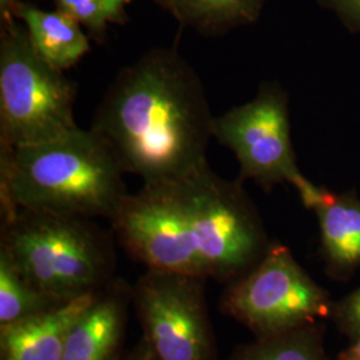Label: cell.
Returning <instances> with one entry per match:
<instances>
[{"label": "cell", "instance_id": "6da1fadb", "mask_svg": "<svg viewBox=\"0 0 360 360\" xmlns=\"http://www.w3.org/2000/svg\"><path fill=\"white\" fill-rule=\"evenodd\" d=\"M110 221L146 269L226 284L252 270L271 245L242 181L220 178L208 163L181 178L143 183Z\"/></svg>", "mask_w": 360, "mask_h": 360}, {"label": "cell", "instance_id": "44dd1931", "mask_svg": "<svg viewBox=\"0 0 360 360\" xmlns=\"http://www.w3.org/2000/svg\"><path fill=\"white\" fill-rule=\"evenodd\" d=\"M19 1H27V0H0V13H7L13 4Z\"/></svg>", "mask_w": 360, "mask_h": 360}, {"label": "cell", "instance_id": "5bb4252c", "mask_svg": "<svg viewBox=\"0 0 360 360\" xmlns=\"http://www.w3.org/2000/svg\"><path fill=\"white\" fill-rule=\"evenodd\" d=\"M324 334L326 324L318 322L283 334L255 338L235 348L227 360H330Z\"/></svg>", "mask_w": 360, "mask_h": 360}, {"label": "cell", "instance_id": "9a60e30c", "mask_svg": "<svg viewBox=\"0 0 360 360\" xmlns=\"http://www.w3.org/2000/svg\"><path fill=\"white\" fill-rule=\"evenodd\" d=\"M55 307L58 304L28 283L10 257L0 251V327L23 322Z\"/></svg>", "mask_w": 360, "mask_h": 360}, {"label": "cell", "instance_id": "8992f818", "mask_svg": "<svg viewBox=\"0 0 360 360\" xmlns=\"http://www.w3.org/2000/svg\"><path fill=\"white\" fill-rule=\"evenodd\" d=\"M334 304L330 292L281 243H271L257 266L227 283L219 299L220 311L255 338L331 319Z\"/></svg>", "mask_w": 360, "mask_h": 360}, {"label": "cell", "instance_id": "7402d4cb", "mask_svg": "<svg viewBox=\"0 0 360 360\" xmlns=\"http://www.w3.org/2000/svg\"><path fill=\"white\" fill-rule=\"evenodd\" d=\"M154 1L158 6H160L162 8H165L168 13H172V8H174L172 0H154Z\"/></svg>", "mask_w": 360, "mask_h": 360}, {"label": "cell", "instance_id": "4fadbf2b", "mask_svg": "<svg viewBox=\"0 0 360 360\" xmlns=\"http://www.w3.org/2000/svg\"><path fill=\"white\" fill-rule=\"evenodd\" d=\"M269 0H172V16L181 26L219 37L260 19Z\"/></svg>", "mask_w": 360, "mask_h": 360}, {"label": "cell", "instance_id": "2e32d148", "mask_svg": "<svg viewBox=\"0 0 360 360\" xmlns=\"http://www.w3.org/2000/svg\"><path fill=\"white\" fill-rule=\"evenodd\" d=\"M55 8L86 27L92 37L103 38L111 25H123L127 20L131 0H53Z\"/></svg>", "mask_w": 360, "mask_h": 360}, {"label": "cell", "instance_id": "9c48e42d", "mask_svg": "<svg viewBox=\"0 0 360 360\" xmlns=\"http://www.w3.org/2000/svg\"><path fill=\"white\" fill-rule=\"evenodd\" d=\"M131 304L132 285L112 279L72 327L62 360H120Z\"/></svg>", "mask_w": 360, "mask_h": 360}, {"label": "cell", "instance_id": "3957f363", "mask_svg": "<svg viewBox=\"0 0 360 360\" xmlns=\"http://www.w3.org/2000/svg\"><path fill=\"white\" fill-rule=\"evenodd\" d=\"M0 148L1 214L30 210L110 220L129 195L126 172L91 129Z\"/></svg>", "mask_w": 360, "mask_h": 360}, {"label": "cell", "instance_id": "ffe728a7", "mask_svg": "<svg viewBox=\"0 0 360 360\" xmlns=\"http://www.w3.org/2000/svg\"><path fill=\"white\" fill-rule=\"evenodd\" d=\"M338 360H360V336L352 340L349 347L340 352Z\"/></svg>", "mask_w": 360, "mask_h": 360}, {"label": "cell", "instance_id": "8fae6325", "mask_svg": "<svg viewBox=\"0 0 360 360\" xmlns=\"http://www.w3.org/2000/svg\"><path fill=\"white\" fill-rule=\"evenodd\" d=\"M312 211L319 221L326 274L334 281H348L360 269L359 196L326 190Z\"/></svg>", "mask_w": 360, "mask_h": 360}, {"label": "cell", "instance_id": "e0dca14e", "mask_svg": "<svg viewBox=\"0 0 360 360\" xmlns=\"http://www.w3.org/2000/svg\"><path fill=\"white\" fill-rule=\"evenodd\" d=\"M331 319L339 333L355 340L360 336V285L340 300L335 302Z\"/></svg>", "mask_w": 360, "mask_h": 360}, {"label": "cell", "instance_id": "5b68a950", "mask_svg": "<svg viewBox=\"0 0 360 360\" xmlns=\"http://www.w3.org/2000/svg\"><path fill=\"white\" fill-rule=\"evenodd\" d=\"M0 20V147L38 144L77 127L75 84L35 51L13 13Z\"/></svg>", "mask_w": 360, "mask_h": 360}, {"label": "cell", "instance_id": "7c38bea8", "mask_svg": "<svg viewBox=\"0 0 360 360\" xmlns=\"http://www.w3.org/2000/svg\"><path fill=\"white\" fill-rule=\"evenodd\" d=\"M25 27L35 51L52 67L65 71L80 62L91 50L90 40L75 19L55 8L46 11L19 1L7 11Z\"/></svg>", "mask_w": 360, "mask_h": 360}, {"label": "cell", "instance_id": "7a4b0ae2", "mask_svg": "<svg viewBox=\"0 0 360 360\" xmlns=\"http://www.w3.org/2000/svg\"><path fill=\"white\" fill-rule=\"evenodd\" d=\"M212 122L193 65L175 49L158 47L117 72L90 129L126 174L150 183L207 165Z\"/></svg>", "mask_w": 360, "mask_h": 360}, {"label": "cell", "instance_id": "30bf717a", "mask_svg": "<svg viewBox=\"0 0 360 360\" xmlns=\"http://www.w3.org/2000/svg\"><path fill=\"white\" fill-rule=\"evenodd\" d=\"M99 292L0 327V360H62L72 327Z\"/></svg>", "mask_w": 360, "mask_h": 360}, {"label": "cell", "instance_id": "ac0fdd59", "mask_svg": "<svg viewBox=\"0 0 360 360\" xmlns=\"http://www.w3.org/2000/svg\"><path fill=\"white\" fill-rule=\"evenodd\" d=\"M319 7L334 13L348 32L360 35V0H315Z\"/></svg>", "mask_w": 360, "mask_h": 360}, {"label": "cell", "instance_id": "ba28073f", "mask_svg": "<svg viewBox=\"0 0 360 360\" xmlns=\"http://www.w3.org/2000/svg\"><path fill=\"white\" fill-rule=\"evenodd\" d=\"M205 279L147 269L132 285L143 340L156 360H220Z\"/></svg>", "mask_w": 360, "mask_h": 360}, {"label": "cell", "instance_id": "d6986e66", "mask_svg": "<svg viewBox=\"0 0 360 360\" xmlns=\"http://www.w3.org/2000/svg\"><path fill=\"white\" fill-rule=\"evenodd\" d=\"M120 360H156L153 352L147 343L141 339L138 345L132 348L129 352H127L124 356H122Z\"/></svg>", "mask_w": 360, "mask_h": 360}, {"label": "cell", "instance_id": "277c9868", "mask_svg": "<svg viewBox=\"0 0 360 360\" xmlns=\"http://www.w3.org/2000/svg\"><path fill=\"white\" fill-rule=\"evenodd\" d=\"M0 251L58 306L99 292L115 279L112 239L92 219L30 210L3 214Z\"/></svg>", "mask_w": 360, "mask_h": 360}, {"label": "cell", "instance_id": "52a82bcc", "mask_svg": "<svg viewBox=\"0 0 360 360\" xmlns=\"http://www.w3.org/2000/svg\"><path fill=\"white\" fill-rule=\"evenodd\" d=\"M288 102V94L279 83L264 82L250 102L214 116L212 138L238 159L240 181L254 180L267 191L290 183L303 206L312 210L326 188L315 186L297 167Z\"/></svg>", "mask_w": 360, "mask_h": 360}]
</instances>
